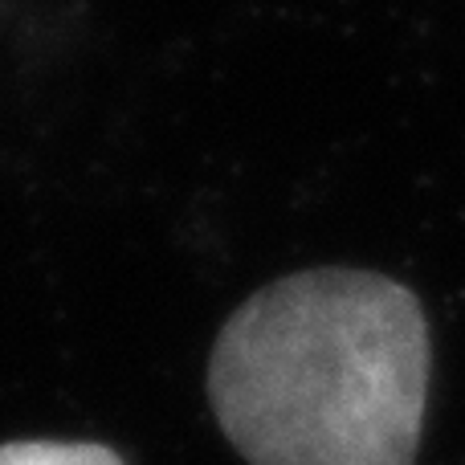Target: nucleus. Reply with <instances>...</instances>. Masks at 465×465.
<instances>
[{
  "label": "nucleus",
  "mask_w": 465,
  "mask_h": 465,
  "mask_svg": "<svg viewBox=\"0 0 465 465\" xmlns=\"http://www.w3.org/2000/svg\"><path fill=\"white\" fill-rule=\"evenodd\" d=\"M0 465H127L111 445L94 441H8Z\"/></svg>",
  "instance_id": "nucleus-2"
},
{
  "label": "nucleus",
  "mask_w": 465,
  "mask_h": 465,
  "mask_svg": "<svg viewBox=\"0 0 465 465\" xmlns=\"http://www.w3.org/2000/svg\"><path fill=\"white\" fill-rule=\"evenodd\" d=\"M429 376V319L409 286L306 270L232 311L209 401L249 465H412Z\"/></svg>",
  "instance_id": "nucleus-1"
}]
</instances>
